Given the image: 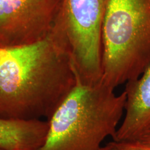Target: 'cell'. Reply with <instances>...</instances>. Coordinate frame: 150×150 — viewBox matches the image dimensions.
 <instances>
[{"mask_svg":"<svg viewBox=\"0 0 150 150\" xmlns=\"http://www.w3.org/2000/svg\"><path fill=\"white\" fill-rule=\"evenodd\" d=\"M126 103L102 81L75 87L47 120L46 139L38 150H100L113 137L123 119Z\"/></svg>","mask_w":150,"mask_h":150,"instance_id":"2","label":"cell"},{"mask_svg":"<svg viewBox=\"0 0 150 150\" xmlns=\"http://www.w3.org/2000/svg\"><path fill=\"white\" fill-rule=\"evenodd\" d=\"M125 85V111L112 138L115 141H136L150 126V65L137 79Z\"/></svg>","mask_w":150,"mask_h":150,"instance_id":"6","label":"cell"},{"mask_svg":"<svg viewBox=\"0 0 150 150\" xmlns=\"http://www.w3.org/2000/svg\"><path fill=\"white\" fill-rule=\"evenodd\" d=\"M0 150H3V149H0Z\"/></svg>","mask_w":150,"mask_h":150,"instance_id":"10","label":"cell"},{"mask_svg":"<svg viewBox=\"0 0 150 150\" xmlns=\"http://www.w3.org/2000/svg\"><path fill=\"white\" fill-rule=\"evenodd\" d=\"M102 81L115 89L150 65V0H108L102 28Z\"/></svg>","mask_w":150,"mask_h":150,"instance_id":"3","label":"cell"},{"mask_svg":"<svg viewBox=\"0 0 150 150\" xmlns=\"http://www.w3.org/2000/svg\"><path fill=\"white\" fill-rule=\"evenodd\" d=\"M100 150H150V146L136 141H112L103 145Z\"/></svg>","mask_w":150,"mask_h":150,"instance_id":"8","label":"cell"},{"mask_svg":"<svg viewBox=\"0 0 150 150\" xmlns=\"http://www.w3.org/2000/svg\"><path fill=\"white\" fill-rule=\"evenodd\" d=\"M77 82L59 16L40 41L0 46V119L48 120Z\"/></svg>","mask_w":150,"mask_h":150,"instance_id":"1","label":"cell"},{"mask_svg":"<svg viewBox=\"0 0 150 150\" xmlns=\"http://www.w3.org/2000/svg\"><path fill=\"white\" fill-rule=\"evenodd\" d=\"M108 0H64L60 20L79 81L102 80V28Z\"/></svg>","mask_w":150,"mask_h":150,"instance_id":"4","label":"cell"},{"mask_svg":"<svg viewBox=\"0 0 150 150\" xmlns=\"http://www.w3.org/2000/svg\"><path fill=\"white\" fill-rule=\"evenodd\" d=\"M142 144L150 146V126L136 141Z\"/></svg>","mask_w":150,"mask_h":150,"instance_id":"9","label":"cell"},{"mask_svg":"<svg viewBox=\"0 0 150 150\" xmlns=\"http://www.w3.org/2000/svg\"><path fill=\"white\" fill-rule=\"evenodd\" d=\"M42 137V129L38 121L0 119V149L36 150Z\"/></svg>","mask_w":150,"mask_h":150,"instance_id":"7","label":"cell"},{"mask_svg":"<svg viewBox=\"0 0 150 150\" xmlns=\"http://www.w3.org/2000/svg\"><path fill=\"white\" fill-rule=\"evenodd\" d=\"M64 0H0V46L36 42L54 27Z\"/></svg>","mask_w":150,"mask_h":150,"instance_id":"5","label":"cell"}]
</instances>
